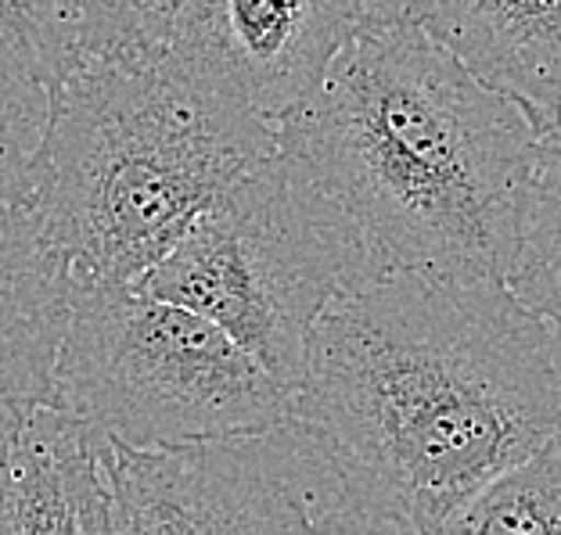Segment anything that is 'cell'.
Segmentation results:
<instances>
[{"label": "cell", "instance_id": "cell-15", "mask_svg": "<svg viewBox=\"0 0 561 535\" xmlns=\"http://www.w3.org/2000/svg\"><path fill=\"white\" fill-rule=\"evenodd\" d=\"M61 456H66L76 517H80L83 535H126V525L105 481V467H101V439L69 414L66 428H61Z\"/></svg>", "mask_w": 561, "mask_h": 535}, {"label": "cell", "instance_id": "cell-8", "mask_svg": "<svg viewBox=\"0 0 561 535\" xmlns=\"http://www.w3.org/2000/svg\"><path fill=\"white\" fill-rule=\"evenodd\" d=\"M371 19L417 25L540 137L561 130V0H371Z\"/></svg>", "mask_w": 561, "mask_h": 535}, {"label": "cell", "instance_id": "cell-3", "mask_svg": "<svg viewBox=\"0 0 561 535\" xmlns=\"http://www.w3.org/2000/svg\"><path fill=\"white\" fill-rule=\"evenodd\" d=\"M274 155L277 123L176 44L137 66L80 61L47 91L25 184L80 299L134 291Z\"/></svg>", "mask_w": 561, "mask_h": 535}, {"label": "cell", "instance_id": "cell-5", "mask_svg": "<svg viewBox=\"0 0 561 535\" xmlns=\"http://www.w3.org/2000/svg\"><path fill=\"white\" fill-rule=\"evenodd\" d=\"M360 284L350 252L274 155L202 216L134 291L216 324L280 388L299 396L317 321Z\"/></svg>", "mask_w": 561, "mask_h": 535}, {"label": "cell", "instance_id": "cell-7", "mask_svg": "<svg viewBox=\"0 0 561 535\" xmlns=\"http://www.w3.org/2000/svg\"><path fill=\"white\" fill-rule=\"evenodd\" d=\"M367 22L371 0H198L181 44L280 123L321 91Z\"/></svg>", "mask_w": 561, "mask_h": 535}, {"label": "cell", "instance_id": "cell-2", "mask_svg": "<svg viewBox=\"0 0 561 535\" xmlns=\"http://www.w3.org/2000/svg\"><path fill=\"white\" fill-rule=\"evenodd\" d=\"M540 133L450 50L371 19L277 123V162L364 284L436 274L507 284Z\"/></svg>", "mask_w": 561, "mask_h": 535}, {"label": "cell", "instance_id": "cell-14", "mask_svg": "<svg viewBox=\"0 0 561 535\" xmlns=\"http://www.w3.org/2000/svg\"><path fill=\"white\" fill-rule=\"evenodd\" d=\"M198 0H80V58L137 61L162 58L181 44Z\"/></svg>", "mask_w": 561, "mask_h": 535}, {"label": "cell", "instance_id": "cell-13", "mask_svg": "<svg viewBox=\"0 0 561 535\" xmlns=\"http://www.w3.org/2000/svg\"><path fill=\"white\" fill-rule=\"evenodd\" d=\"M80 61V0H0L4 80L55 91Z\"/></svg>", "mask_w": 561, "mask_h": 535}, {"label": "cell", "instance_id": "cell-6", "mask_svg": "<svg viewBox=\"0 0 561 535\" xmlns=\"http://www.w3.org/2000/svg\"><path fill=\"white\" fill-rule=\"evenodd\" d=\"M101 467L126 535H335L360 500L302 420L165 450L101 439Z\"/></svg>", "mask_w": 561, "mask_h": 535}, {"label": "cell", "instance_id": "cell-10", "mask_svg": "<svg viewBox=\"0 0 561 535\" xmlns=\"http://www.w3.org/2000/svg\"><path fill=\"white\" fill-rule=\"evenodd\" d=\"M55 406L0 424V535H83Z\"/></svg>", "mask_w": 561, "mask_h": 535}, {"label": "cell", "instance_id": "cell-1", "mask_svg": "<svg viewBox=\"0 0 561 535\" xmlns=\"http://www.w3.org/2000/svg\"><path fill=\"white\" fill-rule=\"evenodd\" d=\"M296 420L356 496L436 535L561 435V330L501 280H371L317 321Z\"/></svg>", "mask_w": 561, "mask_h": 535}, {"label": "cell", "instance_id": "cell-16", "mask_svg": "<svg viewBox=\"0 0 561 535\" xmlns=\"http://www.w3.org/2000/svg\"><path fill=\"white\" fill-rule=\"evenodd\" d=\"M47 91L0 75V181L19 173L41 144Z\"/></svg>", "mask_w": 561, "mask_h": 535}, {"label": "cell", "instance_id": "cell-17", "mask_svg": "<svg viewBox=\"0 0 561 535\" xmlns=\"http://www.w3.org/2000/svg\"><path fill=\"white\" fill-rule=\"evenodd\" d=\"M335 535H411V532H407L400 521H392L389 514H381L378 507L360 500V507H353L346 525H342Z\"/></svg>", "mask_w": 561, "mask_h": 535}, {"label": "cell", "instance_id": "cell-9", "mask_svg": "<svg viewBox=\"0 0 561 535\" xmlns=\"http://www.w3.org/2000/svg\"><path fill=\"white\" fill-rule=\"evenodd\" d=\"M76 288L44 234L25 165L0 181V424L55 406Z\"/></svg>", "mask_w": 561, "mask_h": 535}, {"label": "cell", "instance_id": "cell-4", "mask_svg": "<svg viewBox=\"0 0 561 535\" xmlns=\"http://www.w3.org/2000/svg\"><path fill=\"white\" fill-rule=\"evenodd\" d=\"M55 410L126 450L263 435L296 420V396L220 327L140 291L72 302Z\"/></svg>", "mask_w": 561, "mask_h": 535}, {"label": "cell", "instance_id": "cell-11", "mask_svg": "<svg viewBox=\"0 0 561 535\" xmlns=\"http://www.w3.org/2000/svg\"><path fill=\"white\" fill-rule=\"evenodd\" d=\"M507 288L561 330V130L543 133L533 151Z\"/></svg>", "mask_w": 561, "mask_h": 535}, {"label": "cell", "instance_id": "cell-12", "mask_svg": "<svg viewBox=\"0 0 561 535\" xmlns=\"http://www.w3.org/2000/svg\"><path fill=\"white\" fill-rule=\"evenodd\" d=\"M436 535H561V435L496 478Z\"/></svg>", "mask_w": 561, "mask_h": 535}]
</instances>
